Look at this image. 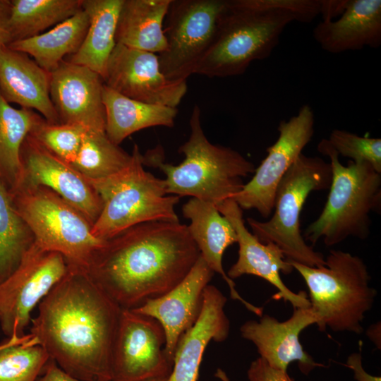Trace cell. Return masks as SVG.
Here are the masks:
<instances>
[{"label": "cell", "mask_w": 381, "mask_h": 381, "mask_svg": "<svg viewBox=\"0 0 381 381\" xmlns=\"http://www.w3.org/2000/svg\"><path fill=\"white\" fill-rule=\"evenodd\" d=\"M213 275L214 272L200 255L188 274L174 288L132 309L160 324L165 335V353L172 365L180 338L200 315L204 290Z\"/></svg>", "instance_id": "obj_17"}, {"label": "cell", "mask_w": 381, "mask_h": 381, "mask_svg": "<svg viewBox=\"0 0 381 381\" xmlns=\"http://www.w3.org/2000/svg\"><path fill=\"white\" fill-rule=\"evenodd\" d=\"M122 309L86 270L68 265L38 305L30 334L64 371L83 381H111Z\"/></svg>", "instance_id": "obj_1"}, {"label": "cell", "mask_w": 381, "mask_h": 381, "mask_svg": "<svg viewBox=\"0 0 381 381\" xmlns=\"http://www.w3.org/2000/svg\"><path fill=\"white\" fill-rule=\"evenodd\" d=\"M37 381H83L61 369L56 362L49 358Z\"/></svg>", "instance_id": "obj_36"}, {"label": "cell", "mask_w": 381, "mask_h": 381, "mask_svg": "<svg viewBox=\"0 0 381 381\" xmlns=\"http://www.w3.org/2000/svg\"><path fill=\"white\" fill-rule=\"evenodd\" d=\"M217 208L233 226L238 244L237 261L229 268L227 276L232 280L244 274L261 277L277 289L274 299L289 302L294 309L310 308L307 294L303 291L293 292L280 277V272L289 274L294 270L282 250L273 243L260 242L248 230L243 211L232 198L224 200Z\"/></svg>", "instance_id": "obj_16"}, {"label": "cell", "mask_w": 381, "mask_h": 381, "mask_svg": "<svg viewBox=\"0 0 381 381\" xmlns=\"http://www.w3.org/2000/svg\"><path fill=\"white\" fill-rule=\"evenodd\" d=\"M131 159L105 131L89 130L71 165L88 180L101 179L124 169Z\"/></svg>", "instance_id": "obj_31"}, {"label": "cell", "mask_w": 381, "mask_h": 381, "mask_svg": "<svg viewBox=\"0 0 381 381\" xmlns=\"http://www.w3.org/2000/svg\"><path fill=\"white\" fill-rule=\"evenodd\" d=\"M294 16L258 7L253 0H225L215 32L194 74L209 78L241 75L255 61L268 58Z\"/></svg>", "instance_id": "obj_4"}, {"label": "cell", "mask_w": 381, "mask_h": 381, "mask_svg": "<svg viewBox=\"0 0 381 381\" xmlns=\"http://www.w3.org/2000/svg\"><path fill=\"white\" fill-rule=\"evenodd\" d=\"M331 180L329 163L301 153L278 184L272 217L265 222L247 219L253 234L263 243L276 244L286 260L309 267L324 266L323 254L308 245L301 233L300 216L308 195L329 188Z\"/></svg>", "instance_id": "obj_8"}, {"label": "cell", "mask_w": 381, "mask_h": 381, "mask_svg": "<svg viewBox=\"0 0 381 381\" xmlns=\"http://www.w3.org/2000/svg\"><path fill=\"white\" fill-rule=\"evenodd\" d=\"M199 257L187 225L155 221L104 241L86 271L121 309H133L174 288Z\"/></svg>", "instance_id": "obj_2"}, {"label": "cell", "mask_w": 381, "mask_h": 381, "mask_svg": "<svg viewBox=\"0 0 381 381\" xmlns=\"http://www.w3.org/2000/svg\"><path fill=\"white\" fill-rule=\"evenodd\" d=\"M104 84L129 98L175 108L187 92L186 80L163 74L157 54L120 44L109 57Z\"/></svg>", "instance_id": "obj_14"}, {"label": "cell", "mask_w": 381, "mask_h": 381, "mask_svg": "<svg viewBox=\"0 0 381 381\" xmlns=\"http://www.w3.org/2000/svg\"><path fill=\"white\" fill-rule=\"evenodd\" d=\"M123 0H83L89 19L85 37L78 49L65 61L85 66L104 81L109 57L116 44V32Z\"/></svg>", "instance_id": "obj_24"}, {"label": "cell", "mask_w": 381, "mask_h": 381, "mask_svg": "<svg viewBox=\"0 0 381 381\" xmlns=\"http://www.w3.org/2000/svg\"><path fill=\"white\" fill-rule=\"evenodd\" d=\"M44 119L34 110L13 107L0 91V178L9 191L14 190L21 181L22 145Z\"/></svg>", "instance_id": "obj_28"}, {"label": "cell", "mask_w": 381, "mask_h": 381, "mask_svg": "<svg viewBox=\"0 0 381 381\" xmlns=\"http://www.w3.org/2000/svg\"><path fill=\"white\" fill-rule=\"evenodd\" d=\"M11 1L0 0V47L8 46L12 42L9 28Z\"/></svg>", "instance_id": "obj_37"}, {"label": "cell", "mask_w": 381, "mask_h": 381, "mask_svg": "<svg viewBox=\"0 0 381 381\" xmlns=\"http://www.w3.org/2000/svg\"><path fill=\"white\" fill-rule=\"evenodd\" d=\"M310 308H294L292 315L280 322L267 314L259 320H248L240 327L243 338L255 344L260 354L272 368L287 372L289 365L297 362L304 375L317 367H323L307 353L299 340L301 332L316 323Z\"/></svg>", "instance_id": "obj_18"}, {"label": "cell", "mask_w": 381, "mask_h": 381, "mask_svg": "<svg viewBox=\"0 0 381 381\" xmlns=\"http://www.w3.org/2000/svg\"><path fill=\"white\" fill-rule=\"evenodd\" d=\"M89 19L83 9L47 32L14 41L8 47L32 56L49 73L54 71L66 58L80 48L87 31Z\"/></svg>", "instance_id": "obj_27"}, {"label": "cell", "mask_w": 381, "mask_h": 381, "mask_svg": "<svg viewBox=\"0 0 381 381\" xmlns=\"http://www.w3.org/2000/svg\"><path fill=\"white\" fill-rule=\"evenodd\" d=\"M171 0H123L116 32V42L160 54L167 48L164 21Z\"/></svg>", "instance_id": "obj_26"}, {"label": "cell", "mask_w": 381, "mask_h": 381, "mask_svg": "<svg viewBox=\"0 0 381 381\" xmlns=\"http://www.w3.org/2000/svg\"><path fill=\"white\" fill-rule=\"evenodd\" d=\"M89 130L79 123H51L44 119L29 135L49 152L71 164Z\"/></svg>", "instance_id": "obj_33"}, {"label": "cell", "mask_w": 381, "mask_h": 381, "mask_svg": "<svg viewBox=\"0 0 381 381\" xmlns=\"http://www.w3.org/2000/svg\"><path fill=\"white\" fill-rule=\"evenodd\" d=\"M9 193L35 244L61 254L68 265L87 268L104 241L92 234L84 214L43 186H21Z\"/></svg>", "instance_id": "obj_9"}, {"label": "cell", "mask_w": 381, "mask_h": 381, "mask_svg": "<svg viewBox=\"0 0 381 381\" xmlns=\"http://www.w3.org/2000/svg\"><path fill=\"white\" fill-rule=\"evenodd\" d=\"M83 0H11L12 42L40 35L82 9Z\"/></svg>", "instance_id": "obj_29"}, {"label": "cell", "mask_w": 381, "mask_h": 381, "mask_svg": "<svg viewBox=\"0 0 381 381\" xmlns=\"http://www.w3.org/2000/svg\"><path fill=\"white\" fill-rule=\"evenodd\" d=\"M303 278L310 296L316 325L323 332L363 333L361 323L374 303L376 290L360 257L340 250H331L325 265L309 267L288 260Z\"/></svg>", "instance_id": "obj_6"}, {"label": "cell", "mask_w": 381, "mask_h": 381, "mask_svg": "<svg viewBox=\"0 0 381 381\" xmlns=\"http://www.w3.org/2000/svg\"><path fill=\"white\" fill-rule=\"evenodd\" d=\"M318 151L329 158L332 180L324 208L306 228L304 239L314 245L322 238L327 246L349 237L366 239L370 214L380 212L381 174L366 162L350 161L344 166L327 139L320 141Z\"/></svg>", "instance_id": "obj_5"}, {"label": "cell", "mask_w": 381, "mask_h": 381, "mask_svg": "<svg viewBox=\"0 0 381 381\" xmlns=\"http://www.w3.org/2000/svg\"><path fill=\"white\" fill-rule=\"evenodd\" d=\"M314 124V112L308 104L279 122L277 140L267 148V155L255 168L251 180L231 198L242 210L255 209L265 218L271 215L278 184L312 140Z\"/></svg>", "instance_id": "obj_12"}, {"label": "cell", "mask_w": 381, "mask_h": 381, "mask_svg": "<svg viewBox=\"0 0 381 381\" xmlns=\"http://www.w3.org/2000/svg\"><path fill=\"white\" fill-rule=\"evenodd\" d=\"M349 0H320L322 20H332L345 11Z\"/></svg>", "instance_id": "obj_39"}, {"label": "cell", "mask_w": 381, "mask_h": 381, "mask_svg": "<svg viewBox=\"0 0 381 381\" xmlns=\"http://www.w3.org/2000/svg\"><path fill=\"white\" fill-rule=\"evenodd\" d=\"M67 270L61 254L44 250L34 242L17 268L0 284V325L4 334H25L33 309Z\"/></svg>", "instance_id": "obj_11"}, {"label": "cell", "mask_w": 381, "mask_h": 381, "mask_svg": "<svg viewBox=\"0 0 381 381\" xmlns=\"http://www.w3.org/2000/svg\"><path fill=\"white\" fill-rule=\"evenodd\" d=\"M51 73L28 54L0 47V91L8 102L37 111L49 123H60L50 97Z\"/></svg>", "instance_id": "obj_22"}, {"label": "cell", "mask_w": 381, "mask_h": 381, "mask_svg": "<svg viewBox=\"0 0 381 381\" xmlns=\"http://www.w3.org/2000/svg\"><path fill=\"white\" fill-rule=\"evenodd\" d=\"M225 0H171L164 28L166 49L158 54L163 74L186 80L208 49Z\"/></svg>", "instance_id": "obj_10"}, {"label": "cell", "mask_w": 381, "mask_h": 381, "mask_svg": "<svg viewBox=\"0 0 381 381\" xmlns=\"http://www.w3.org/2000/svg\"><path fill=\"white\" fill-rule=\"evenodd\" d=\"M34 242L30 229L0 178V284L17 268Z\"/></svg>", "instance_id": "obj_30"}, {"label": "cell", "mask_w": 381, "mask_h": 381, "mask_svg": "<svg viewBox=\"0 0 381 381\" xmlns=\"http://www.w3.org/2000/svg\"><path fill=\"white\" fill-rule=\"evenodd\" d=\"M30 337L31 334L30 333L25 334L23 336L13 334L9 337L6 341L0 344V350L13 344L23 343L29 339Z\"/></svg>", "instance_id": "obj_41"}, {"label": "cell", "mask_w": 381, "mask_h": 381, "mask_svg": "<svg viewBox=\"0 0 381 381\" xmlns=\"http://www.w3.org/2000/svg\"><path fill=\"white\" fill-rule=\"evenodd\" d=\"M346 366L351 368L354 378L358 381H381L380 376H374L368 373L362 365V356L360 353H353L349 356Z\"/></svg>", "instance_id": "obj_38"}, {"label": "cell", "mask_w": 381, "mask_h": 381, "mask_svg": "<svg viewBox=\"0 0 381 381\" xmlns=\"http://www.w3.org/2000/svg\"><path fill=\"white\" fill-rule=\"evenodd\" d=\"M369 339L380 349V322H377L369 327L366 332Z\"/></svg>", "instance_id": "obj_40"}, {"label": "cell", "mask_w": 381, "mask_h": 381, "mask_svg": "<svg viewBox=\"0 0 381 381\" xmlns=\"http://www.w3.org/2000/svg\"><path fill=\"white\" fill-rule=\"evenodd\" d=\"M167 377H163V378H158V379H155V380H153L152 381H166Z\"/></svg>", "instance_id": "obj_42"}, {"label": "cell", "mask_w": 381, "mask_h": 381, "mask_svg": "<svg viewBox=\"0 0 381 381\" xmlns=\"http://www.w3.org/2000/svg\"><path fill=\"white\" fill-rule=\"evenodd\" d=\"M104 81L90 68L66 61L51 73L50 97L60 123L105 131Z\"/></svg>", "instance_id": "obj_19"}, {"label": "cell", "mask_w": 381, "mask_h": 381, "mask_svg": "<svg viewBox=\"0 0 381 381\" xmlns=\"http://www.w3.org/2000/svg\"><path fill=\"white\" fill-rule=\"evenodd\" d=\"M339 155L355 162H366L381 174V139L359 136L340 129H334L327 139Z\"/></svg>", "instance_id": "obj_34"}, {"label": "cell", "mask_w": 381, "mask_h": 381, "mask_svg": "<svg viewBox=\"0 0 381 381\" xmlns=\"http://www.w3.org/2000/svg\"><path fill=\"white\" fill-rule=\"evenodd\" d=\"M20 159L22 177L18 187H45L78 210L92 224L95 223L102 211V201L89 181L71 164L30 135L22 145Z\"/></svg>", "instance_id": "obj_15"}, {"label": "cell", "mask_w": 381, "mask_h": 381, "mask_svg": "<svg viewBox=\"0 0 381 381\" xmlns=\"http://www.w3.org/2000/svg\"><path fill=\"white\" fill-rule=\"evenodd\" d=\"M165 335L154 318L122 309L114 340L111 381H152L167 377L172 363Z\"/></svg>", "instance_id": "obj_13"}, {"label": "cell", "mask_w": 381, "mask_h": 381, "mask_svg": "<svg viewBox=\"0 0 381 381\" xmlns=\"http://www.w3.org/2000/svg\"><path fill=\"white\" fill-rule=\"evenodd\" d=\"M88 181L102 201V211L92 228L99 240H108L145 222H179L174 208L180 197L168 195L164 180L145 169L136 144L124 169L108 177Z\"/></svg>", "instance_id": "obj_7"}, {"label": "cell", "mask_w": 381, "mask_h": 381, "mask_svg": "<svg viewBox=\"0 0 381 381\" xmlns=\"http://www.w3.org/2000/svg\"><path fill=\"white\" fill-rule=\"evenodd\" d=\"M247 375L248 381H294L287 372L272 368L260 357L251 362Z\"/></svg>", "instance_id": "obj_35"}, {"label": "cell", "mask_w": 381, "mask_h": 381, "mask_svg": "<svg viewBox=\"0 0 381 381\" xmlns=\"http://www.w3.org/2000/svg\"><path fill=\"white\" fill-rule=\"evenodd\" d=\"M182 212L183 217L190 220L188 229L200 255L212 271L220 274L226 282L231 298L261 317L263 308L249 303L239 294L235 283L227 276L222 266L224 251L237 243L236 233L230 222L214 204L195 198L183 205Z\"/></svg>", "instance_id": "obj_21"}, {"label": "cell", "mask_w": 381, "mask_h": 381, "mask_svg": "<svg viewBox=\"0 0 381 381\" xmlns=\"http://www.w3.org/2000/svg\"><path fill=\"white\" fill-rule=\"evenodd\" d=\"M49 358L31 334L27 341L0 350V381H37Z\"/></svg>", "instance_id": "obj_32"}, {"label": "cell", "mask_w": 381, "mask_h": 381, "mask_svg": "<svg viewBox=\"0 0 381 381\" xmlns=\"http://www.w3.org/2000/svg\"><path fill=\"white\" fill-rule=\"evenodd\" d=\"M105 109V132L116 145L142 129L165 126L172 128L178 109L145 103L126 97L105 84L102 92Z\"/></svg>", "instance_id": "obj_25"}, {"label": "cell", "mask_w": 381, "mask_h": 381, "mask_svg": "<svg viewBox=\"0 0 381 381\" xmlns=\"http://www.w3.org/2000/svg\"><path fill=\"white\" fill-rule=\"evenodd\" d=\"M199 106L189 121L190 135L179 148L185 158L179 165L165 163L161 147L143 155L144 166L160 169L168 195L190 196L216 207L243 187V178L255 172V165L236 150L210 143L203 131Z\"/></svg>", "instance_id": "obj_3"}, {"label": "cell", "mask_w": 381, "mask_h": 381, "mask_svg": "<svg viewBox=\"0 0 381 381\" xmlns=\"http://www.w3.org/2000/svg\"><path fill=\"white\" fill-rule=\"evenodd\" d=\"M227 298L215 286L208 284L203 294L200 315L180 338L166 381H197L204 352L211 341L226 340L230 322L224 312Z\"/></svg>", "instance_id": "obj_20"}, {"label": "cell", "mask_w": 381, "mask_h": 381, "mask_svg": "<svg viewBox=\"0 0 381 381\" xmlns=\"http://www.w3.org/2000/svg\"><path fill=\"white\" fill-rule=\"evenodd\" d=\"M313 36L322 49L331 54L361 50L381 44V1L349 0L337 20H322Z\"/></svg>", "instance_id": "obj_23"}]
</instances>
